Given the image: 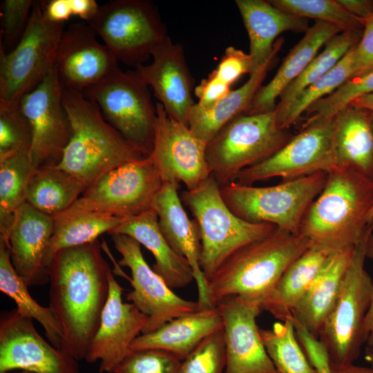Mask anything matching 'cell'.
<instances>
[{
  "mask_svg": "<svg viewBox=\"0 0 373 373\" xmlns=\"http://www.w3.org/2000/svg\"><path fill=\"white\" fill-rule=\"evenodd\" d=\"M49 307L62 330L60 350L85 360L109 294L110 266L98 240L59 251L48 265Z\"/></svg>",
  "mask_w": 373,
  "mask_h": 373,
  "instance_id": "cell-1",
  "label": "cell"
},
{
  "mask_svg": "<svg viewBox=\"0 0 373 373\" xmlns=\"http://www.w3.org/2000/svg\"><path fill=\"white\" fill-rule=\"evenodd\" d=\"M373 205V180L348 167L327 173L323 190L300 224L299 234L311 246L333 251L354 247L373 230L367 216Z\"/></svg>",
  "mask_w": 373,
  "mask_h": 373,
  "instance_id": "cell-2",
  "label": "cell"
},
{
  "mask_svg": "<svg viewBox=\"0 0 373 373\" xmlns=\"http://www.w3.org/2000/svg\"><path fill=\"white\" fill-rule=\"evenodd\" d=\"M62 103L71 133L57 166L87 188L108 171L149 155L113 127L83 93L63 88Z\"/></svg>",
  "mask_w": 373,
  "mask_h": 373,
  "instance_id": "cell-3",
  "label": "cell"
},
{
  "mask_svg": "<svg viewBox=\"0 0 373 373\" xmlns=\"http://www.w3.org/2000/svg\"><path fill=\"white\" fill-rule=\"evenodd\" d=\"M311 246L300 234L276 228L231 254L208 280L213 307L238 296L261 303L287 268Z\"/></svg>",
  "mask_w": 373,
  "mask_h": 373,
  "instance_id": "cell-4",
  "label": "cell"
},
{
  "mask_svg": "<svg viewBox=\"0 0 373 373\" xmlns=\"http://www.w3.org/2000/svg\"><path fill=\"white\" fill-rule=\"evenodd\" d=\"M180 198L200 231V264L207 282L234 251L266 237L276 228L269 223L247 222L236 216L224 202L220 186L212 175L198 188L184 191Z\"/></svg>",
  "mask_w": 373,
  "mask_h": 373,
  "instance_id": "cell-5",
  "label": "cell"
},
{
  "mask_svg": "<svg viewBox=\"0 0 373 373\" xmlns=\"http://www.w3.org/2000/svg\"><path fill=\"white\" fill-rule=\"evenodd\" d=\"M326 177V173L318 172L269 186L234 181L220 186V192L229 209L242 220L269 223L298 234L303 217L323 190Z\"/></svg>",
  "mask_w": 373,
  "mask_h": 373,
  "instance_id": "cell-6",
  "label": "cell"
},
{
  "mask_svg": "<svg viewBox=\"0 0 373 373\" xmlns=\"http://www.w3.org/2000/svg\"><path fill=\"white\" fill-rule=\"evenodd\" d=\"M372 232L355 246L335 303L318 334L330 365L353 363L365 344L364 323L373 294V281L365 268V261Z\"/></svg>",
  "mask_w": 373,
  "mask_h": 373,
  "instance_id": "cell-7",
  "label": "cell"
},
{
  "mask_svg": "<svg viewBox=\"0 0 373 373\" xmlns=\"http://www.w3.org/2000/svg\"><path fill=\"white\" fill-rule=\"evenodd\" d=\"M291 137L278 124L276 110L241 114L207 144L206 159L220 186L234 182L242 170L267 159Z\"/></svg>",
  "mask_w": 373,
  "mask_h": 373,
  "instance_id": "cell-8",
  "label": "cell"
},
{
  "mask_svg": "<svg viewBox=\"0 0 373 373\" xmlns=\"http://www.w3.org/2000/svg\"><path fill=\"white\" fill-rule=\"evenodd\" d=\"M87 23L117 61L135 68L168 36L157 8L144 0L107 2Z\"/></svg>",
  "mask_w": 373,
  "mask_h": 373,
  "instance_id": "cell-9",
  "label": "cell"
},
{
  "mask_svg": "<svg viewBox=\"0 0 373 373\" xmlns=\"http://www.w3.org/2000/svg\"><path fill=\"white\" fill-rule=\"evenodd\" d=\"M64 23H54L43 16L35 1L28 26L8 53L0 50V106H18L50 72Z\"/></svg>",
  "mask_w": 373,
  "mask_h": 373,
  "instance_id": "cell-10",
  "label": "cell"
},
{
  "mask_svg": "<svg viewBox=\"0 0 373 373\" xmlns=\"http://www.w3.org/2000/svg\"><path fill=\"white\" fill-rule=\"evenodd\" d=\"M82 93L127 140L151 154L156 107L151 102L149 86L135 71L123 72L118 67Z\"/></svg>",
  "mask_w": 373,
  "mask_h": 373,
  "instance_id": "cell-11",
  "label": "cell"
},
{
  "mask_svg": "<svg viewBox=\"0 0 373 373\" xmlns=\"http://www.w3.org/2000/svg\"><path fill=\"white\" fill-rule=\"evenodd\" d=\"M162 184L159 171L149 155L104 174L89 186L69 209L127 218L152 209Z\"/></svg>",
  "mask_w": 373,
  "mask_h": 373,
  "instance_id": "cell-12",
  "label": "cell"
},
{
  "mask_svg": "<svg viewBox=\"0 0 373 373\" xmlns=\"http://www.w3.org/2000/svg\"><path fill=\"white\" fill-rule=\"evenodd\" d=\"M332 118L303 126L274 154L242 170L236 182L244 185L272 178L293 180L337 166L332 142Z\"/></svg>",
  "mask_w": 373,
  "mask_h": 373,
  "instance_id": "cell-13",
  "label": "cell"
},
{
  "mask_svg": "<svg viewBox=\"0 0 373 373\" xmlns=\"http://www.w3.org/2000/svg\"><path fill=\"white\" fill-rule=\"evenodd\" d=\"M115 249L122 256L119 265L130 269L133 289L126 295L148 318L142 334L153 332L166 323L200 309L198 301L177 295L164 279L150 267L141 251V245L130 236L112 234Z\"/></svg>",
  "mask_w": 373,
  "mask_h": 373,
  "instance_id": "cell-14",
  "label": "cell"
},
{
  "mask_svg": "<svg viewBox=\"0 0 373 373\" xmlns=\"http://www.w3.org/2000/svg\"><path fill=\"white\" fill-rule=\"evenodd\" d=\"M62 89L53 67L19 104L31 128L29 156L36 169L57 165L70 137V125L62 103Z\"/></svg>",
  "mask_w": 373,
  "mask_h": 373,
  "instance_id": "cell-15",
  "label": "cell"
},
{
  "mask_svg": "<svg viewBox=\"0 0 373 373\" xmlns=\"http://www.w3.org/2000/svg\"><path fill=\"white\" fill-rule=\"evenodd\" d=\"M155 107L150 155L163 182H182L186 190H193L211 175L206 159L207 143L195 137L186 125L170 117L159 102Z\"/></svg>",
  "mask_w": 373,
  "mask_h": 373,
  "instance_id": "cell-16",
  "label": "cell"
},
{
  "mask_svg": "<svg viewBox=\"0 0 373 373\" xmlns=\"http://www.w3.org/2000/svg\"><path fill=\"white\" fill-rule=\"evenodd\" d=\"M79 373L78 361L46 341L33 319L13 309L0 316V372Z\"/></svg>",
  "mask_w": 373,
  "mask_h": 373,
  "instance_id": "cell-17",
  "label": "cell"
},
{
  "mask_svg": "<svg viewBox=\"0 0 373 373\" xmlns=\"http://www.w3.org/2000/svg\"><path fill=\"white\" fill-rule=\"evenodd\" d=\"M222 318L226 349L224 373H279L262 341L256 318L261 303L238 296L216 306Z\"/></svg>",
  "mask_w": 373,
  "mask_h": 373,
  "instance_id": "cell-18",
  "label": "cell"
},
{
  "mask_svg": "<svg viewBox=\"0 0 373 373\" xmlns=\"http://www.w3.org/2000/svg\"><path fill=\"white\" fill-rule=\"evenodd\" d=\"M96 36L86 23L71 24L64 30L54 65L62 88L82 93L119 67L117 60Z\"/></svg>",
  "mask_w": 373,
  "mask_h": 373,
  "instance_id": "cell-19",
  "label": "cell"
},
{
  "mask_svg": "<svg viewBox=\"0 0 373 373\" xmlns=\"http://www.w3.org/2000/svg\"><path fill=\"white\" fill-rule=\"evenodd\" d=\"M109 294L85 361H99L100 373H112L115 367L131 352V345L143 330L147 316L133 304L124 303V289L109 275Z\"/></svg>",
  "mask_w": 373,
  "mask_h": 373,
  "instance_id": "cell-20",
  "label": "cell"
},
{
  "mask_svg": "<svg viewBox=\"0 0 373 373\" xmlns=\"http://www.w3.org/2000/svg\"><path fill=\"white\" fill-rule=\"evenodd\" d=\"M151 57L152 63L138 66L135 73L153 88L167 115L188 126L189 114L195 104L192 95L195 80L182 45L174 44L167 36Z\"/></svg>",
  "mask_w": 373,
  "mask_h": 373,
  "instance_id": "cell-21",
  "label": "cell"
},
{
  "mask_svg": "<svg viewBox=\"0 0 373 373\" xmlns=\"http://www.w3.org/2000/svg\"><path fill=\"white\" fill-rule=\"evenodd\" d=\"M52 216L26 202L14 215L5 235L13 267L28 287L49 282L46 256L53 233Z\"/></svg>",
  "mask_w": 373,
  "mask_h": 373,
  "instance_id": "cell-22",
  "label": "cell"
},
{
  "mask_svg": "<svg viewBox=\"0 0 373 373\" xmlns=\"http://www.w3.org/2000/svg\"><path fill=\"white\" fill-rule=\"evenodd\" d=\"M179 184L163 182L153 202L159 227L171 247L179 255L185 258L193 273L196 283L198 299L201 309L212 306L208 282L200 267L201 239L198 227L195 220H191L184 210L178 195Z\"/></svg>",
  "mask_w": 373,
  "mask_h": 373,
  "instance_id": "cell-23",
  "label": "cell"
},
{
  "mask_svg": "<svg viewBox=\"0 0 373 373\" xmlns=\"http://www.w3.org/2000/svg\"><path fill=\"white\" fill-rule=\"evenodd\" d=\"M235 3L249 36L254 70L272 55L279 35L286 31L305 32L309 28L307 19L280 10L269 1L236 0Z\"/></svg>",
  "mask_w": 373,
  "mask_h": 373,
  "instance_id": "cell-24",
  "label": "cell"
},
{
  "mask_svg": "<svg viewBox=\"0 0 373 373\" xmlns=\"http://www.w3.org/2000/svg\"><path fill=\"white\" fill-rule=\"evenodd\" d=\"M112 234L130 236L148 249L155 260L153 269L172 289L183 288L194 280L188 260L175 251L161 232L153 209L126 218Z\"/></svg>",
  "mask_w": 373,
  "mask_h": 373,
  "instance_id": "cell-25",
  "label": "cell"
},
{
  "mask_svg": "<svg viewBox=\"0 0 373 373\" xmlns=\"http://www.w3.org/2000/svg\"><path fill=\"white\" fill-rule=\"evenodd\" d=\"M341 32L333 24L316 21L289 51L271 80L260 88L246 113L257 114L274 111L277 99L304 71L318 55L320 48Z\"/></svg>",
  "mask_w": 373,
  "mask_h": 373,
  "instance_id": "cell-26",
  "label": "cell"
},
{
  "mask_svg": "<svg viewBox=\"0 0 373 373\" xmlns=\"http://www.w3.org/2000/svg\"><path fill=\"white\" fill-rule=\"evenodd\" d=\"M223 327L217 307L202 309L176 318L156 330L139 335L131 343V351L159 349L182 361L207 336Z\"/></svg>",
  "mask_w": 373,
  "mask_h": 373,
  "instance_id": "cell-27",
  "label": "cell"
},
{
  "mask_svg": "<svg viewBox=\"0 0 373 373\" xmlns=\"http://www.w3.org/2000/svg\"><path fill=\"white\" fill-rule=\"evenodd\" d=\"M276 42V50L270 58L256 68L240 87L231 90L212 108H204L197 103L193 105L189 114L188 127L195 137L208 143L230 121L248 111L282 47L283 39L279 38Z\"/></svg>",
  "mask_w": 373,
  "mask_h": 373,
  "instance_id": "cell-28",
  "label": "cell"
},
{
  "mask_svg": "<svg viewBox=\"0 0 373 373\" xmlns=\"http://www.w3.org/2000/svg\"><path fill=\"white\" fill-rule=\"evenodd\" d=\"M373 115L348 106L332 117L337 166L353 169L373 180Z\"/></svg>",
  "mask_w": 373,
  "mask_h": 373,
  "instance_id": "cell-29",
  "label": "cell"
},
{
  "mask_svg": "<svg viewBox=\"0 0 373 373\" xmlns=\"http://www.w3.org/2000/svg\"><path fill=\"white\" fill-rule=\"evenodd\" d=\"M336 251L323 247L310 246L287 268L262 301V310L280 321L291 318L294 309Z\"/></svg>",
  "mask_w": 373,
  "mask_h": 373,
  "instance_id": "cell-30",
  "label": "cell"
},
{
  "mask_svg": "<svg viewBox=\"0 0 373 373\" xmlns=\"http://www.w3.org/2000/svg\"><path fill=\"white\" fill-rule=\"evenodd\" d=\"M354 247L337 251L331 256L292 312L293 318L317 338L335 303Z\"/></svg>",
  "mask_w": 373,
  "mask_h": 373,
  "instance_id": "cell-31",
  "label": "cell"
},
{
  "mask_svg": "<svg viewBox=\"0 0 373 373\" xmlns=\"http://www.w3.org/2000/svg\"><path fill=\"white\" fill-rule=\"evenodd\" d=\"M53 233L46 256L48 265L60 250L93 242L103 233L109 235L126 219L106 213L68 209L52 216Z\"/></svg>",
  "mask_w": 373,
  "mask_h": 373,
  "instance_id": "cell-32",
  "label": "cell"
},
{
  "mask_svg": "<svg viewBox=\"0 0 373 373\" xmlns=\"http://www.w3.org/2000/svg\"><path fill=\"white\" fill-rule=\"evenodd\" d=\"M87 186L68 172L55 166L37 169L28 186L26 202L50 216L71 207Z\"/></svg>",
  "mask_w": 373,
  "mask_h": 373,
  "instance_id": "cell-33",
  "label": "cell"
},
{
  "mask_svg": "<svg viewBox=\"0 0 373 373\" xmlns=\"http://www.w3.org/2000/svg\"><path fill=\"white\" fill-rule=\"evenodd\" d=\"M28 286L12 266L6 238L0 236V290L11 298L22 315L38 321L45 330L48 341L60 350L62 341L61 326L50 307L39 305L30 296Z\"/></svg>",
  "mask_w": 373,
  "mask_h": 373,
  "instance_id": "cell-34",
  "label": "cell"
},
{
  "mask_svg": "<svg viewBox=\"0 0 373 373\" xmlns=\"http://www.w3.org/2000/svg\"><path fill=\"white\" fill-rule=\"evenodd\" d=\"M362 32L363 30L341 32L325 44L323 50L280 95L275 108L278 124L300 93L331 70L359 41Z\"/></svg>",
  "mask_w": 373,
  "mask_h": 373,
  "instance_id": "cell-35",
  "label": "cell"
},
{
  "mask_svg": "<svg viewBox=\"0 0 373 373\" xmlns=\"http://www.w3.org/2000/svg\"><path fill=\"white\" fill-rule=\"evenodd\" d=\"M36 169L29 153L0 158V235L8 232L15 213L26 202L28 186Z\"/></svg>",
  "mask_w": 373,
  "mask_h": 373,
  "instance_id": "cell-36",
  "label": "cell"
},
{
  "mask_svg": "<svg viewBox=\"0 0 373 373\" xmlns=\"http://www.w3.org/2000/svg\"><path fill=\"white\" fill-rule=\"evenodd\" d=\"M267 352L279 373H318L312 366L296 334L292 316L260 329Z\"/></svg>",
  "mask_w": 373,
  "mask_h": 373,
  "instance_id": "cell-37",
  "label": "cell"
},
{
  "mask_svg": "<svg viewBox=\"0 0 373 373\" xmlns=\"http://www.w3.org/2000/svg\"><path fill=\"white\" fill-rule=\"evenodd\" d=\"M354 46L323 77L304 89L289 108L278 126L287 130L315 102L327 96L353 77Z\"/></svg>",
  "mask_w": 373,
  "mask_h": 373,
  "instance_id": "cell-38",
  "label": "cell"
},
{
  "mask_svg": "<svg viewBox=\"0 0 373 373\" xmlns=\"http://www.w3.org/2000/svg\"><path fill=\"white\" fill-rule=\"evenodd\" d=\"M269 2L297 17L333 24L342 32L363 28L361 19L347 12L337 0H271Z\"/></svg>",
  "mask_w": 373,
  "mask_h": 373,
  "instance_id": "cell-39",
  "label": "cell"
},
{
  "mask_svg": "<svg viewBox=\"0 0 373 373\" xmlns=\"http://www.w3.org/2000/svg\"><path fill=\"white\" fill-rule=\"evenodd\" d=\"M370 93H373V70L347 80L335 91L312 104L306 111L307 117L304 125L332 119L355 99Z\"/></svg>",
  "mask_w": 373,
  "mask_h": 373,
  "instance_id": "cell-40",
  "label": "cell"
},
{
  "mask_svg": "<svg viewBox=\"0 0 373 373\" xmlns=\"http://www.w3.org/2000/svg\"><path fill=\"white\" fill-rule=\"evenodd\" d=\"M226 349L223 327L204 338L180 363L178 373H224Z\"/></svg>",
  "mask_w": 373,
  "mask_h": 373,
  "instance_id": "cell-41",
  "label": "cell"
},
{
  "mask_svg": "<svg viewBox=\"0 0 373 373\" xmlns=\"http://www.w3.org/2000/svg\"><path fill=\"white\" fill-rule=\"evenodd\" d=\"M32 131L18 106H0V158L29 153Z\"/></svg>",
  "mask_w": 373,
  "mask_h": 373,
  "instance_id": "cell-42",
  "label": "cell"
},
{
  "mask_svg": "<svg viewBox=\"0 0 373 373\" xmlns=\"http://www.w3.org/2000/svg\"><path fill=\"white\" fill-rule=\"evenodd\" d=\"M182 360L159 349H144L131 352L112 373H178Z\"/></svg>",
  "mask_w": 373,
  "mask_h": 373,
  "instance_id": "cell-43",
  "label": "cell"
},
{
  "mask_svg": "<svg viewBox=\"0 0 373 373\" xmlns=\"http://www.w3.org/2000/svg\"><path fill=\"white\" fill-rule=\"evenodd\" d=\"M35 1L4 0L1 3L0 50L10 52L23 36L29 22Z\"/></svg>",
  "mask_w": 373,
  "mask_h": 373,
  "instance_id": "cell-44",
  "label": "cell"
},
{
  "mask_svg": "<svg viewBox=\"0 0 373 373\" xmlns=\"http://www.w3.org/2000/svg\"><path fill=\"white\" fill-rule=\"evenodd\" d=\"M254 71L251 55L233 46L227 47L219 64L211 73L231 86L242 75Z\"/></svg>",
  "mask_w": 373,
  "mask_h": 373,
  "instance_id": "cell-45",
  "label": "cell"
},
{
  "mask_svg": "<svg viewBox=\"0 0 373 373\" xmlns=\"http://www.w3.org/2000/svg\"><path fill=\"white\" fill-rule=\"evenodd\" d=\"M363 28L359 41L353 48V77L373 70V15L361 19Z\"/></svg>",
  "mask_w": 373,
  "mask_h": 373,
  "instance_id": "cell-46",
  "label": "cell"
},
{
  "mask_svg": "<svg viewBox=\"0 0 373 373\" xmlns=\"http://www.w3.org/2000/svg\"><path fill=\"white\" fill-rule=\"evenodd\" d=\"M296 337L312 366L318 373H332L327 352L323 343L298 322H294Z\"/></svg>",
  "mask_w": 373,
  "mask_h": 373,
  "instance_id": "cell-47",
  "label": "cell"
},
{
  "mask_svg": "<svg viewBox=\"0 0 373 373\" xmlns=\"http://www.w3.org/2000/svg\"><path fill=\"white\" fill-rule=\"evenodd\" d=\"M231 90L230 86L211 73L194 88L193 92L198 99L197 104L207 109L215 106Z\"/></svg>",
  "mask_w": 373,
  "mask_h": 373,
  "instance_id": "cell-48",
  "label": "cell"
},
{
  "mask_svg": "<svg viewBox=\"0 0 373 373\" xmlns=\"http://www.w3.org/2000/svg\"><path fill=\"white\" fill-rule=\"evenodd\" d=\"M44 17L54 23H64L72 16L70 0L40 1Z\"/></svg>",
  "mask_w": 373,
  "mask_h": 373,
  "instance_id": "cell-49",
  "label": "cell"
},
{
  "mask_svg": "<svg viewBox=\"0 0 373 373\" xmlns=\"http://www.w3.org/2000/svg\"><path fill=\"white\" fill-rule=\"evenodd\" d=\"M351 15L364 19L373 15V3L369 0H337Z\"/></svg>",
  "mask_w": 373,
  "mask_h": 373,
  "instance_id": "cell-50",
  "label": "cell"
},
{
  "mask_svg": "<svg viewBox=\"0 0 373 373\" xmlns=\"http://www.w3.org/2000/svg\"><path fill=\"white\" fill-rule=\"evenodd\" d=\"M73 16L88 23L96 15L99 6L95 0H70Z\"/></svg>",
  "mask_w": 373,
  "mask_h": 373,
  "instance_id": "cell-51",
  "label": "cell"
},
{
  "mask_svg": "<svg viewBox=\"0 0 373 373\" xmlns=\"http://www.w3.org/2000/svg\"><path fill=\"white\" fill-rule=\"evenodd\" d=\"M366 256L373 260V234L370 236L367 241ZM363 335L366 345H373V294L371 304L365 319Z\"/></svg>",
  "mask_w": 373,
  "mask_h": 373,
  "instance_id": "cell-52",
  "label": "cell"
},
{
  "mask_svg": "<svg viewBox=\"0 0 373 373\" xmlns=\"http://www.w3.org/2000/svg\"><path fill=\"white\" fill-rule=\"evenodd\" d=\"M330 369L332 373H373L372 367L357 366L353 363L346 365H330Z\"/></svg>",
  "mask_w": 373,
  "mask_h": 373,
  "instance_id": "cell-53",
  "label": "cell"
},
{
  "mask_svg": "<svg viewBox=\"0 0 373 373\" xmlns=\"http://www.w3.org/2000/svg\"><path fill=\"white\" fill-rule=\"evenodd\" d=\"M349 106L365 109L373 115V93L365 95L355 99Z\"/></svg>",
  "mask_w": 373,
  "mask_h": 373,
  "instance_id": "cell-54",
  "label": "cell"
},
{
  "mask_svg": "<svg viewBox=\"0 0 373 373\" xmlns=\"http://www.w3.org/2000/svg\"><path fill=\"white\" fill-rule=\"evenodd\" d=\"M365 358L370 363L373 368V345H366L365 350Z\"/></svg>",
  "mask_w": 373,
  "mask_h": 373,
  "instance_id": "cell-55",
  "label": "cell"
},
{
  "mask_svg": "<svg viewBox=\"0 0 373 373\" xmlns=\"http://www.w3.org/2000/svg\"><path fill=\"white\" fill-rule=\"evenodd\" d=\"M372 131H373V119H372ZM367 222L370 225L373 224V205L372 208L370 209V212L368 213Z\"/></svg>",
  "mask_w": 373,
  "mask_h": 373,
  "instance_id": "cell-56",
  "label": "cell"
},
{
  "mask_svg": "<svg viewBox=\"0 0 373 373\" xmlns=\"http://www.w3.org/2000/svg\"><path fill=\"white\" fill-rule=\"evenodd\" d=\"M0 373H33V372H28V371H25V370H21L20 372H12V371H11V372H0Z\"/></svg>",
  "mask_w": 373,
  "mask_h": 373,
  "instance_id": "cell-57",
  "label": "cell"
},
{
  "mask_svg": "<svg viewBox=\"0 0 373 373\" xmlns=\"http://www.w3.org/2000/svg\"><path fill=\"white\" fill-rule=\"evenodd\" d=\"M372 3H373V1H372Z\"/></svg>",
  "mask_w": 373,
  "mask_h": 373,
  "instance_id": "cell-58",
  "label": "cell"
}]
</instances>
